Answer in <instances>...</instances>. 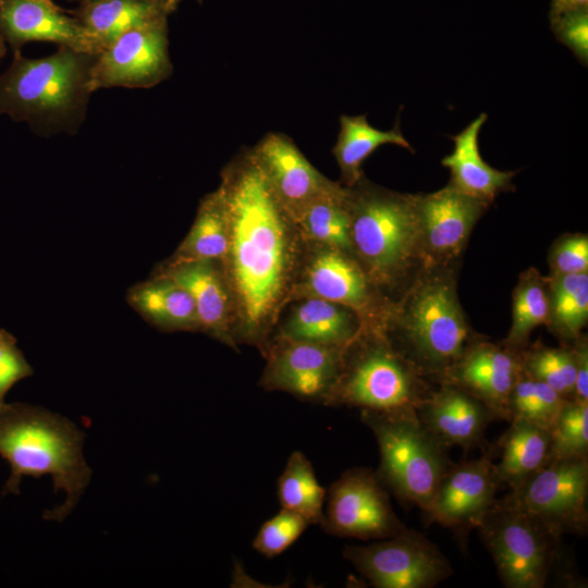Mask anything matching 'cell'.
I'll return each instance as SVG.
<instances>
[{"label": "cell", "instance_id": "1", "mask_svg": "<svg viewBox=\"0 0 588 588\" xmlns=\"http://www.w3.org/2000/svg\"><path fill=\"white\" fill-rule=\"evenodd\" d=\"M217 189L229 229L220 265L233 305V340L236 346H254L264 356L292 301L305 243L250 149L228 162Z\"/></svg>", "mask_w": 588, "mask_h": 588}, {"label": "cell", "instance_id": "2", "mask_svg": "<svg viewBox=\"0 0 588 588\" xmlns=\"http://www.w3.org/2000/svg\"><path fill=\"white\" fill-rule=\"evenodd\" d=\"M84 432L68 418L26 403H0V455L10 465L3 494H19L23 477L50 475L65 500L47 512L61 523L84 493L91 469L83 454Z\"/></svg>", "mask_w": 588, "mask_h": 588}, {"label": "cell", "instance_id": "3", "mask_svg": "<svg viewBox=\"0 0 588 588\" xmlns=\"http://www.w3.org/2000/svg\"><path fill=\"white\" fill-rule=\"evenodd\" d=\"M96 58L69 47L38 59L13 51L10 66L0 75V114L26 122L39 135L74 134L94 93Z\"/></svg>", "mask_w": 588, "mask_h": 588}, {"label": "cell", "instance_id": "4", "mask_svg": "<svg viewBox=\"0 0 588 588\" xmlns=\"http://www.w3.org/2000/svg\"><path fill=\"white\" fill-rule=\"evenodd\" d=\"M346 192L354 256L372 285L392 303L391 293L422 256L416 195L377 186L365 176L346 186Z\"/></svg>", "mask_w": 588, "mask_h": 588}, {"label": "cell", "instance_id": "5", "mask_svg": "<svg viewBox=\"0 0 588 588\" xmlns=\"http://www.w3.org/2000/svg\"><path fill=\"white\" fill-rule=\"evenodd\" d=\"M385 333L425 378L438 383L475 342L456 295L453 278L426 275L394 305Z\"/></svg>", "mask_w": 588, "mask_h": 588}, {"label": "cell", "instance_id": "6", "mask_svg": "<svg viewBox=\"0 0 588 588\" xmlns=\"http://www.w3.org/2000/svg\"><path fill=\"white\" fill-rule=\"evenodd\" d=\"M431 391L384 330L362 328L343 348L341 370L324 405L380 412L416 409Z\"/></svg>", "mask_w": 588, "mask_h": 588}, {"label": "cell", "instance_id": "7", "mask_svg": "<svg viewBox=\"0 0 588 588\" xmlns=\"http://www.w3.org/2000/svg\"><path fill=\"white\" fill-rule=\"evenodd\" d=\"M380 452L376 474L402 503L426 510L438 483L453 462L448 448L421 424L416 409H360Z\"/></svg>", "mask_w": 588, "mask_h": 588}, {"label": "cell", "instance_id": "8", "mask_svg": "<svg viewBox=\"0 0 588 588\" xmlns=\"http://www.w3.org/2000/svg\"><path fill=\"white\" fill-rule=\"evenodd\" d=\"M477 529L505 587L546 585L561 537L506 497L494 501Z\"/></svg>", "mask_w": 588, "mask_h": 588}, {"label": "cell", "instance_id": "9", "mask_svg": "<svg viewBox=\"0 0 588 588\" xmlns=\"http://www.w3.org/2000/svg\"><path fill=\"white\" fill-rule=\"evenodd\" d=\"M304 243L292 301L316 297L338 303L355 311L363 328L385 331L394 304L372 285L354 254L331 246Z\"/></svg>", "mask_w": 588, "mask_h": 588}, {"label": "cell", "instance_id": "10", "mask_svg": "<svg viewBox=\"0 0 588 588\" xmlns=\"http://www.w3.org/2000/svg\"><path fill=\"white\" fill-rule=\"evenodd\" d=\"M343 556L376 588H431L453 573L440 549L407 527L367 546H346Z\"/></svg>", "mask_w": 588, "mask_h": 588}, {"label": "cell", "instance_id": "11", "mask_svg": "<svg viewBox=\"0 0 588 588\" xmlns=\"http://www.w3.org/2000/svg\"><path fill=\"white\" fill-rule=\"evenodd\" d=\"M561 537L588 527V456L550 460L505 495Z\"/></svg>", "mask_w": 588, "mask_h": 588}, {"label": "cell", "instance_id": "12", "mask_svg": "<svg viewBox=\"0 0 588 588\" xmlns=\"http://www.w3.org/2000/svg\"><path fill=\"white\" fill-rule=\"evenodd\" d=\"M320 526L336 537L380 540L397 535L406 526L396 516L389 491L376 470H345L329 488Z\"/></svg>", "mask_w": 588, "mask_h": 588}, {"label": "cell", "instance_id": "13", "mask_svg": "<svg viewBox=\"0 0 588 588\" xmlns=\"http://www.w3.org/2000/svg\"><path fill=\"white\" fill-rule=\"evenodd\" d=\"M494 456L493 446L489 445L479 458L452 463L422 511L426 523L451 529L463 550L469 532L478 528L502 486Z\"/></svg>", "mask_w": 588, "mask_h": 588}, {"label": "cell", "instance_id": "14", "mask_svg": "<svg viewBox=\"0 0 588 588\" xmlns=\"http://www.w3.org/2000/svg\"><path fill=\"white\" fill-rule=\"evenodd\" d=\"M168 16L133 27L97 54L91 87L150 88L172 74Z\"/></svg>", "mask_w": 588, "mask_h": 588}, {"label": "cell", "instance_id": "15", "mask_svg": "<svg viewBox=\"0 0 588 588\" xmlns=\"http://www.w3.org/2000/svg\"><path fill=\"white\" fill-rule=\"evenodd\" d=\"M343 348L272 338L259 387L324 405L339 377Z\"/></svg>", "mask_w": 588, "mask_h": 588}, {"label": "cell", "instance_id": "16", "mask_svg": "<svg viewBox=\"0 0 588 588\" xmlns=\"http://www.w3.org/2000/svg\"><path fill=\"white\" fill-rule=\"evenodd\" d=\"M250 150L272 193L294 221L338 183L319 172L284 134L268 133Z\"/></svg>", "mask_w": 588, "mask_h": 588}, {"label": "cell", "instance_id": "17", "mask_svg": "<svg viewBox=\"0 0 588 588\" xmlns=\"http://www.w3.org/2000/svg\"><path fill=\"white\" fill-rule=\"evenodd\" d=\"M488 206L450 183L437 192L416 195L422 256L432 260L457 256Z\"/></svg>", "mask_w": 588, "mask_h": 588}, {"label": "cell", "instance_id": "18", "mask_svg": "<svg viewBox=\"0 0 588 588\" xmlns=\"http://www.w3.org/2000/svg\"><path fill=\"white\" fill-rule=\"evenodd\" d=\"M0 36L13 51L30 41H48L94 54L100 52L78 19L52 0H0Z\"/></svg>", "mask_w": 588, "mask_h": 588}, {"label": "cell", "instance_id": "19", "mask_svg": "<svg viewBox=\"0 0 588 588\" xmlns=\"http://www.w3.org/2000/svg\"><path fill=\"white\" fill-rule=\"evenodd\" d=\"M522 373L519 352L488 342H473L439 383L457 385L482 401L497 419L507 420L510 394Z\"/></svg>", "mask_w": 588, "mask_h": 588}, {"label": "cell", "instance_id": "20", "mask_svg": "<svg viewBox=\"0 0 588 588\" xmlns=\"http://www.w3.org/2000/svg\"><path fill=\"white\" fill-rule=\"evenodd\" d=\"M421 424L445 448L460 446L465 451L488 449L485 431L498 420L493 412L464 389L440 383L416 408Z\"/></svg>", "mask_w": 588, "mask_h": 588}, {"label": "cell", "instance_id": "21", "mask_svg": "<svg viewBox=\"0 0 588 588\" xmlns=\"http://www.w3.org/2000/svg\"><path fill=\"white\" fill-rule=\"evenodd\" d=\"M155 274L168 277L192 296L200 331L236 350L233 340L234 314L230 290L220 262L164 261Z\"/></svg>", "mask_w": 588, "mask_h": 588}, {"label": "cell", "instance_id": "22", "mask_svg": "<svg viewBox=\"0 0 588 588\" xmlns=\"http://www.w3.org/2000/svg\"><path fill=\"white\" fill-rule=\"evenodd\" d=\"M286 307L289 310L280 316L272 338L344 348L363 328L355 311L322 298L303 297Z\"/></svg>", "mask_w": 588, "mask_h": 588}, {"label": "cell", "instance_id": "23", "mask_svg": "<svg viewBox=\"0 0 588 588\" xmlns=\"http://www.w3.org/2000/svg\"><path fill=\"white\" fill-rule=\"evenodd\" d=\"M487 119V113H480L462 132L452 136L454 149L441 163L451 171V185L473 198L490 204L500 193L513 188L515 172L500 171L482 159L478 137Z\"/></svg>", "mask_w": 588, "mask_h": 588}, {"label": "cell", "instance_id": "24", "mask_svg": "<svg viewBox=\"0 0 588 588\" xmlns=\"http://www.w3.org/2000/svg\"><path fill=\"white\" fill-rule=\"evenodd\" d=\"M126 299L146 321L162 331H200L192 296L168 277L154 274L133 285Z\"/></svg>", "mask_w": 588, "mask_h": 588}, {"label": "cell", "instance_id": "25", "mask_svg": "<svg viewBox=\"0 0 588 588\" xmlns=\"http://www.w3.org/2000/svg\"><path fill=\"white\" fill-rule=\"evenodd\" d=\"M510 422L493 449L499 455V462L494 463L497 476L501 485L512 490L550 461L551 439L549 430L527 420Z\"/></svg>", "mask_w": 588, "mask_h": 588}, {"label": "cell", "instance_id": "26", "mask_svg": "<svg viewBox=\"0 0 588 588\" xmlns=\"http://www.w3.org/2000/svg\"><path fill=\"white\" fill-rule=\"evenodd\" d=\"M396 145L414 151L403 136L399 121L389 131H381L368 123L366 114L341 115L340 131L332 154L341 171V183L351 186L364 173L363 162L380 146Z\"/></svg>", "mask_w": 588, "mask_h": 588}, {"label": "cell", "instance_id": "27", "mask_svg": "<svg viewBox=\"0 0 588 588\" xmlns=\"http://www.w3.org/2000/svg\"><path fill=\"white\" fill-rule=\"evenodd\" d=\"M169 15L161 0H95L74 13L100 52L124 32Z\"/></svg>", "mask_w": 588, "mask_h": 588}, {"label": "cell", "instance_id": "28", "mask_svg": "<svg viewBox=\"0 0 588 588\" xmlns=\"http://www.w3.org/2000/svg\"><path fill=\"white\" fill-rule=\"evenodd\" d=\"M346 186L341 182L311 201L296 218L305 242L353 253Z\"/></svg>", "mask_w": 588, "mask_h": 588}, {"label": "cell", "instance_id": "29", "mask_svg": "<svg viewBox=\"0 0 588 588\" xmlns=\"http://www.w3.org/2000/svg\"><path fill=\"white\" fill-rule=\"evenodd\" d=\"M229 243L225 209L218 189L206 195L199 203L195 220L174 254L167 259L180 261L222 262Z\"/></svg>", "mask_w": 588, "mask_h": 588}, {"label": "cell", "instance_id": "30", "mask_svg": "<svg viewBox=\"0 0 588 588\" xmlns=\"http://www.w3.org/2000/svg\"><path fill=\"white\" fill-rule=\"evenodd\" d=\"M277 495L281 509L298 514L309 525L320 523L327 490L319 483L310 461L303 452L294 451L289 456L278 478Z\"/></svg>", "mask_w": 588, "mask_h": 588}, {"label": "cell", "instance_id": "31", "mask_svg": "<svg viewBox=\"0 0 588 588\" xmlns=\"http://www.w3.org/2000/svg\"><path fill=\"white\" fill-rule=\"evenodd\" d=\"M549 285L530 268L520 275L513 294L512 326L504 344L520 352L530 332L538 326L549 323Z\"/></svg>", "mask_w": 588, "mask_h": 588}, {"label": "cell", "instance_id": "32", "mask_svg": "<svg viewBox=\"0 0 588 588\" xmlns=\"http://www.w3.org/2000/svg\"><path fill=\"white\" fill-rule=\"evenodd\" d=\"M549 293V322L564 340H576L588 317V273L554 275Z\"/></svg>", "mask_w": 588, "mask_h": 588}, {"label": "cell", "instance_id": "33", "mask_svg": "<svg viewBox=\"0 0 588 588\" xmlns=\"http://www.w3.org/2000/svg\"><path fill=\"white\" fill-rule=\"evenodd\" d=\"M566 401L544 382L522 371L509 397L507 421L524 419L549 430Z\"/></svg>", "mask_w": 588, "mask_h": 588}, {"label": "cell", "instance_id": "34", "mask_svg": "<svg viewBox=\"0 0 588 588\" xmlns=\"http://www.w3.org/2000/svg\"><path fill=\"white\" fill-rule=\"evenodd\" d=\"M522 371L542 381L566 400H574L576 367L573 348L536 345L519 352Z\"/></svg>", "mask_w": 588, "mask_h": 588}, {"label": "cell", "instance_id": "35", "mask_svg": "<svg viewBox=\"0 0 588 588\" xmlns=\"http://www.w3.org/2000/svg\"><path fill=\"white\" fill-rule=\"evenodd\" d=\"M550 433V460L588 456V403L566 401Z\"/></svg>", "mask_w": 588, "mask_h": 588}, {"label": "cell", "instance_id": "36", "mask_svg": "<svg viewBox=\"0 0 588 588\" xmlns=\"http://www.w3.org/2000/svg\"><path fill=\"white\" fill-rule=\"evenodd\" d=\"M309 523L298 514L281 509L267 519L255 536L252 547L271 559L286 551L306 530Z\"/></svg>", "mask_w": 588, "mask_h": 588}, {"label": "cell", "instance_id": "37", "mask_svg": "<svg viewBox=\"0 0 588 588\" xmlns=\"http://www.w3.org/2000/svg\"><path fill=\"white\" fill-rule=\"evenodd\" d=\"M549 262L554 275L587 272V235L572 234L563 236L551 248Z\"/></svg>", "mask_w": 588, "mask_h": 588}, {"label": "cell", "instance_id": "38", "mask_svg": "<svg viewBox=\"0 0 588 588\" xmlns=\"http://www.w3.org/2000/svg\"><path fill=\"white\" fill-rule=\"evenodd\" d=\"M33 369L21 350L15 338L0 328V403L9 390L19 381L32 376Z\"/></svg>", "mask_w": 588, "mask_h": 588}, {"label": "cell", "instance_id": "39", "mask_svg": "<svg viewBox=\"0 0 588 588\" xmlns=\"http://www.w3.org/2000/svg\"><path fill=\"white\" fill-rule=\"evenodd\" d=\"M556 39L572 50L577 60L588 64V12L566 13L551 22Z\"/></svg>", "mask_w": 588, "mask_h": 588}, {"label": "cell", "instance_id": "40", "mask_svg": "<svg viewBox=\"0 0 588 588\" xmlns=\"http://www.w3.org/2000/svg\"><path fill=\"white\" fill-rule=\"evenodd\" d=\"M573 347L575 355L576 379L574 400L588 403V346L586 339L577 338Z\"/></svg>", "mask_w": 588, "mask_h": 588}, {"label": "cell", "instance_id": "41", "mask_svg": "<svg viewBox=\"0 0 588 588\" xmlns=\"http://www.w3.org/2000/svg\"><path fill=\"white\" fill-rule=\"evenodd\" d=\"M588 0H552L550 11L551 22L566 13L586 10Z\"/></svg>", "mask_w": 588, "mask_h": 588}, {"label": "cell", "instance_id": "42", "mask_svg": "<svg viewBox=\"0 0 588 588\" xmlns=\"http://www.w3.org/2000/svg\"><path fill=\"white\" fill-rule=\"evenodd\" d=\"M168 14L172 13L183 0H161ZM200 1V0H199Z\"/></svg>", "mask_w": 588, "mask_h": 588}, {"label": "cell", "instance_id": "43", "mask_svg": "<svg viewBox=\"0 0 588 588\" xmlns=\"http://www.w3.org/2000/svg\"><path fill=\"white\" fill-rule=\"evenodd\" d=\"M7 46L8 45L5 44L4 39L0 36V59L4 56Z\"/></svg>", "mask_w": 588, "mask_h": 588}, {"label": "cell", "instance_id": "44", "mask_svg": "<svg viewBox=\"0 0 588 588\" xmlns=\"http://www.w3.org/2000/svg\"><path fill=\"white\" fill-rule=\"evenodd\" d=\"M79 3H85V2H90V1H95V0H78Z\"/></svg>", "mask_w": 588, "mask_h": 588}]
</instances>
